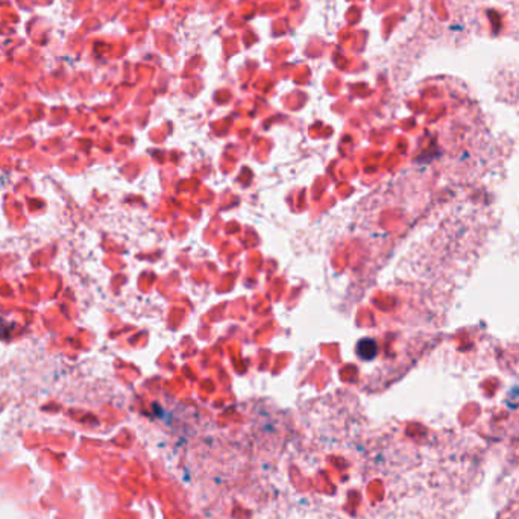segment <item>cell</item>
<instances>
[{
  "label": "cell",
  "mask_w": 519,
  "mask_h": 519,
  "mask_svg": "<svg viewBox=\"0 0 519 519\" xmlns=\"http://www.w3.org/2000/svg\"><path fill=\"white\" fill-rule=\"evenodd\" d=\"M357 354L361 360H372L376 356V343L372 339H361L357 343Z\"/></svg>",
  "instance_id": "cell-1"
}]
</instances>
